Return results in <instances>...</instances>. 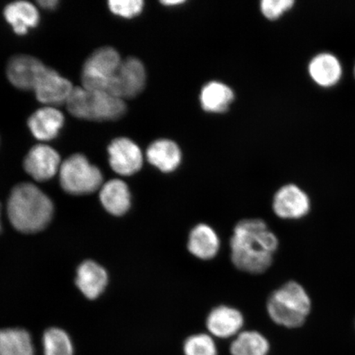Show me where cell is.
I'll list each match as a JSON object with an SVG mask.
<instances>
[{
  "label": "cell",
  "mask_w": 355,
  "mask_h": 355,
  "mask_svg": "<svg viewBox=\"0 0 355 355\" xmlns=\"http://www.w3.org/2000/svg\"><path fill=\"white\" fill-rule=\"evenodd\" d=\"M279 239L266 222L259 218L239 220L230 238V259L234 268L250 275L269 270L279 248Z\"/></svg>",
  "instance_id": "obj_1"
},
{
  "label": "cell",
  "mask_w": 355,
  "mask_h": 355,
  "mask_svg": "<svg viewBox=\"0 0 355 355\" xmlns=\"http://www.w3.org/2000/svg\"><path fill=\"white\" fill-rule=\"evenodd\" d=\"M54 207L51 200L37 186L24 183L12 189L8 202L11 224L19 232H41L50 223Z\"/></svg>",
  "instance_id": "obj_2"
},
{
  "label": "cell",
  "mask_w": 355,
  "mask_h": 355,
  "mask_svg": "<svg viewBox=\"0 0 355 355\" xmlns=\"http://www.w3.org/2000/svg\"><path fill=\"white\" fill-rule=\"evenodd\" d=\"M266 312L277 325L293 329L304 325L312 310V300L299 282H288L266 300Z\"/></svg>",
  "instance_id": "obj_3"
},
{
  "label": "cell",
  "mask_w": 355,
  "mask_h": 355,
  "mask_svg": "<svg viewBox=\"0 0 355 355\" xmlns=\"http://www.w3.org/2000/svg\"><path fill=\"white\" fill-rule=\"evenodd\" d=\"M66 105L74 117L91 121H116L123 116L127 110L123 100L107 92L83 87H74Z\"/></svg>",
  "instance_id": "obj_4"
},
{
  "label": "cell",
  "mask_w": 355,
  "mask_h": 355,
  "mask_svg": "<svg viewBox=\"0 0 355 355\" xmlns=\"http://www.w3.org/2000/svg\"><path fill=\"white\" fill-rule=\"evenodd\" d=\"M60 180L65 192L83 195L99 189L103 176L98 168L88 162L85 155L74 154L61 164Z\"/></svg>",
  "instance_id": "obj_5"
},
{
  "label": "cell",
  "mask_w": 355,
  "mask_h": 355,
  "mask_svg": "<svg viewBox=\"0 0 355 355\" xmlns=\"http://www.w3.org/2000/svg\"><path fill=\"white\" fill-rule=\"evenodd\" d=\"M122 61L119 52L113 47L97 49L83 64L81 75L83 87L90 90L105 92Z\"/></svg>",
  "instance_id": "obj_6"
},
{
  "label": "cell",
  "mask_w": 355,
  "mask_h": 355,
  "mask_svg": "<svg viewBox=\"0 0 355 355\" xmlns=\"http://www.w3.org/2000/svg\"><path fill=\"white\" fill-rule=\"evenodd\" d=\"M146 81L144 64L137 58L130 57L122 61L117 72L110 79L105 92L122 100L131 99L144 91Z\"/></svg>",
  "instance_id": "obj_7"
},
{
  "label": "cell",
  "mask_w": 355,
  "mask_h": 355,
  "mask_svg": "<svg viewBox=\"0 0 355 355\" xmlns=\"http://www.w3.org/2000/svg\"><path fill=\"white\" fill-rule=\"evenodd\" d=\"M311 200L307 193L294 184H288L275 193L272 208L278 218L287 220L303 219L311 210Z\"/></svg>",
  "instance_id": "obj_8"
},
{
  "label": "cell",
  "mask_w": 355,
  "mask_h": 355,
  "mask_svg": "<svg viewBox=\"0 0 355 355\" xmlns=\"http://www.w3.org/2000/svg\"><path fill=\"white\" fill-rule=\"evenodd\" d=\"M111 168L122 176H131L144 165V155L139 146L127 137H118L108 146Z\"/></svg>",
  "instance_id": "obj_9"
},
{
  "label": "cell",
  "mask_w": 355,
  "mask_h": 355,
  "mask_svg": "<svg viewBox=\"0 0 355 355\" xmlns=\"http://www.w3.org/2000/svg\"><path fill=\"white\" fill-rule=\"evenodd\" d=\"M46 68L37 58L17 55L8 62L7 77L13 86L21 90H34Z\"/></svg>",
  "instance_id": "obj_10"
},
{
  "label": "cell",
  "mask_w": 355,
  "mask_h": 355,
  "mask_svg": "<svg viewBox=\"0 0 355 355\" xmlns=\"http://www.w3.org/2000/svg\"><path fill=\"white\" fill-rule=\"evenodd\" d=\"M61 159L59 153L47 145L33 146L26 155L24 166L35 180L43 182L51 180L60 171Z\"/></svg>",
  "instance_id": "obj_11"
},
{
  "label": "cell",
  "mask_w": 355,
  "mask_h": 355,
  "mask_svg": "<svg viewBox=\"0 0 355 355\" xmlns=\"http://www.w3.org/2000/svg\"><path fill=\"white\" fill-rule=\"evenodd\" d=\"M244 317L238 309L220 304L213 308L206 319V327L211 336L228 339L242 331Z\"/></svg>",
  "instance_id": "obj_12"
},
{
  "label": "cell",
  "mask_w": 355,
  "mask_h": 355,
  "mask_svg": "<svg viewBox=\"0 0 355 355\" xmlns=\"http://www.w3.org/2000/svg\"><path fill=\"white\" fill-rule=\"evenodd\" d=\"M73 88L68 79L47 67L33 91L40 102L52 106L66 103Z\"/></svg>",
  "instance_id": "obj_13"
},
{
  "label": "cell",
  "mask_w": 355,
  "mask_h": 355,
  "mask_svg": "<svg viewBox=\"0 0 355 355\" xmlns=\"http://www.w3.org/2000/svg\"><path fill=\"white\" fill-rule=\"evenodd\" d=\"M220 239L216 230L207 223L194 225L188 234L187 250L201 261H211L218 255Z\"/></svg>",
  "instance_id": "obj_14"
},
{
  "label": "cell",
  "mask_w": 355,
  "mask_h": 355,
  "mask_svg": "<svg viewBox=\"0 0 355 355\" xmlns=\"http://www.w3.org/2000/svg\"><path fill=\"white\" fill-rule=\"evenodd\" d=\"M64 123V114L53 106H46L35 111L28 121L31 132L40 141L55 139Z\"/></svg>",
  "instance_id": "obj_15"
},
{
  "label": "cell",
  "mask_w": 355,
  "mask_h": 355,
  "mask_svg": "<svg viewBox=\"0 0 355 355\" xmlns=\"http://www.w3.org/2000/svg\"><path fill=\"white\" fill-rule=\"evenodd\" d=\"M311 78L322 87L335 86L343 77V65L331 53L323 52L314 56L309 65Z\"/></svg>",
  "instance_id": "obj_16"
},
{
  "label": "cell",
  "mask_w": 355,
  "mask_h": 355,
  "mask_svg": "<svg viewBox=\"0 0 355 355\" xmlns=\"http://www.w3.org/2000/svg\"><path fill=\"white\" fill-rule=\"evenodd\" d=\"M146 158L159 171L168 174L179 168L181 159V150L175 141L168 139L155 141L146 150Z\"/></svg>",
  "instance_id": "obj_17"
},
{
  "label": "cell",
  "mask_w": 355,
  "mask_h": 355,
  "mask_svg": "<svg viewBox=\"0 0 355 355\" xmlns=\"http://www.w3.org/2000/svg\"><path fill=\"white\" fill-rule=\"evenodd\" d=\"M107 282V272L95 261H87L80 265L77 272L76 284L87 298L96 299L104 291Z\"/></svg>",
  "instance_id": "obj_18"
},
{
  "label": "cell",
  "mask_w": 355,
  "mask_h": 355,
  "mask_svg": "<svg viewBox=\"0 0 355 355\" xmlns=\"http://www.w3.org/2000/svg\"><path fill=\"white\" fill-rule=\"evenodd\" d=\"M131 198L130 189L121 180H110L101 189L102 205L114 216H123L130 209Z\"/></svg>",
  "instance_id": "obj_19"
},
{
  "label": "cell",
  "mask_w": 355,
  "mask_h": 355,
  "mask_svg": "<svg viewBox=\"0 0 355 355\" xmlns=\"http://www.w3.org/2000/svg\"><path fill=\"white\" fill-rule=\"evenodd\" d=\"M4 17L17 35H24L37 26L40 20L37 7L28 1L12 2L4 8Z\"/></svg>",
  "instance_id": "obj_20"
},
{
  "label": "cell",
  "mask_w": 355,
  "mask_h": 355,
  "mask_svg": "<svg viewBox=\"0 0 355 355\" xmlns=\"http://www.w3.org/2000/svg\"><path fill=\"white\" fill-rule=\"evenodd\" d=\"M234 99V95L232 89L219 82L206 84L200 95L202 109L211 113L225 112Z\"/></svg>",
  "instance_id": "obj_21"
},
{
  "label": "cell",
  "mask_w": 355,
  "mask_h": 355,
  "mask_svg": "<svg viewBox=\"0 0 355 355\" xmlns=\"http://www.w3.org/2000/svg\"><path fill=\"white\" fill-rule=\"evenodd\" d=\"M269 350L268 340L257 331H242L230 347L232 355H268Z\"/></svg>",
  "instance_id": "obj_22"
},
{
  "label": "cell",
  "mask_w": 355,
  "mask_h": 355,
  "mask_svg": "<svg viewBox=\"0 0 355 355\" xmlns=\"http://www.w3.org/2000/svg\"><path fill=\"white\" fill-rule=\"evenodd\" d=\"M0 355H34L29 333L22 329L0 330Z\"/></svg>",
  "instance_id": "obj_23"
},
{
  "label": "cell",
  "mask_w": 355,
  "mask_h": 355,
  "mask_svg": "<svg viewBox=\"0 0 355 355\" xmlns=\"http://www.w3.org/2000/svg\"><path fill=\"white\" fill-rule=\"evenodd\" d=\"M44 355H73V348L69 336L60 328H51L43 336Z\"/></svg>",
  "instance_id": "obj_24"
},
{
  "label": "cell",
  "mask_w": 355,
  "mask_h": 355,
  "mask_svg": "<svg viewBox=\"0 0 355 355\" xmlns=\"http://www.w3.org/2000/svg\"><path fill=\"white\" fill-rule=\"evenodd\" d=\"M184 355H217L214 339L210 334L198 333L188 337L184 343Z\"/></svg>",
  "instance_id": "obj_25"
},
{
  "label": "cell",
  "mask_w": 355,
  "mask_h": 355,
  "mask_svg": "<svg viewBox=\"0 0 355 355\" xmlns=\"http://www.w3.org/2000/svg\"><path fill=\"white\" fill-rule=\"evenodd\" d=\"M144 6V2L141 0H110L109 2L111 12L126 19L140 15Z\"/></svg>",
  "instance_id": "obj_26"
},
{
  "label": "cell",
  "mask_w": 355,
  "mask_h": 355,
  "mask_svg": "<svg viewBox=\"0 0 355 355\" xmlns=\"http://www.w3.org/2000/svg\"><path fill=\"white\" fill-rule=\"evenodd\" d=\"M294 4L293 0H264L261 3V10L266 19L274 20L291 10Z\"/></svg>",
  "instance_id": "obj_27"
},
{
  "label": "cell",
  "mask_w": 355,
  "mask_h": 355,
  "mask_svg": "<svg viewBox=\"0 0 355 355\" xmlns=\"http://www.w3.org/2000/svg\"><path fill=\"white\" fill-rule=\"evenodd\" d=\"M37 3L40 6L46 8V10H54L59 4V1H57V0H41Z\"/></svg>",
  "instance_id": "obj_28"
},
{
  "label": "cell",
  "mask_w": 355,
  "mask_h": 355,
  "mask_svg": "<svg viewBox=\"0 0 355 355\" xmlns=\"http://www.w3.org/2000/svg\"><path fill=\"white\" fill-rule=\"evenodd\" d=\"M164 6H179V4L184 3L183 0H168V1L162 2Z\"/></svg>",
  "instance_id": "obj_29"
},
{
  "label": "cell",
  "mask_w": 355,
  "mask_h": 355,
  "mask_svg": "<svg viewBox=\"0 0 355 355\" xmlns=\"http://www.w3.org/2000/svg\"><path fill=\"white\" fill-rule=\"evenodd\" d=\"M0 230H1V224H0Z\"/></svg>",
  "instance_id": "obj_30"
},
{
  "label": "cell",
  "mask_w": 355,
  "mask_h": 355,
  "mask_svg": "<svg viewBox=\"0 0 355 355\" xmlns=\"http://www.w3.org/2000/svg\"><path fill=\"white\" fill-rule=\"evenodd\" d=\"M354 75H355V67H354Z\"/></svg>",
  "instance_id": "obj_31"
}]
</instances>
